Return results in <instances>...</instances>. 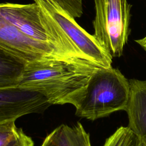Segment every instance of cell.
I'll use <instances>...</instances> for the list:
<instances>
[{"mask_svg":"<svg viewBox=\"0 0 146 146\" xmlns=\"http://www.w3.org/2000/svg\"><path fill=\"white\" fill-rule=\"evenodd\" d=\"M102 67L78 58L36 60L27 63L17 87L41 94L51 105L74 106L91 76Z\"/></svg>","mask_w":146,"mask_h":146,"instance_id":"6da1fadb","label":"cell"},{"mask_svg":"<svg viewBox=\"0 0 146 146\" xmlns=\"http://www.w3.org/2000/svg\"><path fill=\"white\" fill-rule=\"evenodd\" d=\"M130 83L117 68L102 67L90 78L74 106L75 115L90 120L126 111L130 96Z\"/></svg>","mask_w":146,"mask_h":146,"instance_id":"7a4b0ae2","label":"cell"},{"mask_svg":"<svg viewBox=\"0 0 146 146\" xmlns=\"http://www.w3.org/2000/svg\"><path fill=\"white\" fill-rule=\"evenodd\" d=\"M0 14L29 38L52 46L69 58L88 60L39 3H0Z\"/></svg>","mask_w":146,"mask_h":146,"instance_id":"3957f363","label":"cell"},{"mask_svg":"<svg viewBox=\"0 0 146 146\" xmlns=\"http://www.w3.org/2000/svg\"><path fill=\"white\" fill-rule=\"evenodd\" d=\"M93 35L112 57L123 55L130 34L131 9L127 0H94Z\"/></svg>","mask_w":146,"mask_h":146,"instance_id":"277c9868","label":"cell"},{"mask_svg":"<svg viewBox=\"0 0 146 146\" xmlns=\"http://www.w3.org/2000/svg\"><path fill=\"white\" fill-rule=\"evenodd\" d=\"M42 6L63 29L75 46L91 62L110 68L112 62L110 52L76 22L75 18L52 0H34Z\"/></svg>","mask_w":146,"mask_h":146,"instance_id":"5b68a950","label":"cell"},{"mask_svg":"<svg viewBox=\"0 0 146 146\" xmlns=\"http://www.w3.org/2000/svg\"><path fill=\"white\" fill-rule=\"evenodd\" d=\"M0 48L27 63L51 58H71L52 46L26 36L1 14Z\"/></svg>","mask_w":146,"mask_h":146,"instance_id":"8992f818","label":"cell"},{"mask_svg":"<svg viewBox=\"0 0 146 146\" xmlns=\"http://www.w3.org/2000/svg\"><path fill=\"white\" fill-rule=\"evenodd\" d=\"M51 104L41 94L19 87L0 88V124L43 112Z\"/></svg>","mask_w":146,"mask_h":146,"instance_id":"52a82bcc","label":"cell"},{"mask_svg":"<svg viewBox=\"0 0 146 146\" xmlns=\"http://www.w3.org/2000/svg\"><path fill=\"white\" fill-rule=\"evenodd\" d=\"M130 96L125 112L129 128L146 144V80L131 79Z\"/></svg>","mask_w":146,"mask_h":146,"instance_id":"ba28073f","label":"cell"},{"mask_svg":"<svg viewBox=\"0 0 146 146\" xmlns=\"http://www.w3.org/2000/svg\"><path fill=\"white\" fill-rule=\"evenodd\" d=\"M41 146H91L90 135L78 122L69 126L61 124L45 137Z\"/></svg>","mask_w":146,"mask_h":146,"instance_id":"9c48e42d","label":"cell"},{"mask_svg":"<svg viewBox=\"0 0 146 146\" xmlns=\"http://www.w3.org/2000/svg\"><path fill=\"white\" fill-rule=\"evenodd\" d=\"M27 63L0 48V88L17 87Z\"/></svg>","mask_w":146,"mask_h":146,"instance_id":"30bf717a","label":"cell"},{"mask_svg":"<svg viewBox=\"0 0 146 146\" xmlns=\"http://www.w3.org/2000/svg\"><path fill=\"white\" fill-rule=\"evenodd\" d=\"M140 143L128 127H120L106 139L103 146H139Z\"/></svg>","mask_w":146,"mask_h":146,"instance_id":"8fae6325","label":"cell"},{"mask_svg":"<svg viewBox=\"0 0 146 146\" xmlns=\"http://www.w3.org/2000/svg\"><path fill=\"white\" fill-rule=\"evenodd\" d=\"M15 121L0 124V146H6L18 132Z\"/></svg>","mask_w":146,"mask_h":146,"instance_id":"7c38bea8","label":"cell"},{"mask_svg":"<svg viewBox=\"0 0 146 146\" xmlns=\"http://www.w3.org/2000/svg\"><path fill=\"white\" fill-rule=\"evenodd\" d=\"M34 1V0H33ZM75 18L83 14V0H52Z\"/></svg>","mask_w":146,"mask_h":146,"instance_id":"4fadbf2b","label":"cell"},{"mask_svg":"<svg viewBox=\"0 0 146 146\" xmlns=\"http://www.w3.org/2000/svg\"><path fill=\"white\" fill-rule=\"evenodd\" d=\"M6 146H34V143L21 128H19L17 134Z\"/></svg>","mask_w":146,"mask_h":146,"instance_id":"5bb4252c","label":"cell"},{"mask_svg":"<svg viewBox=\"0 0 146 146\" xmlns=\"http://www.w3.org/2000/svg\"><path fill=\"white\" fill-rule=\"evenodd\" d=\"M136 42L139 44L145 51H146V36L143 38L135 40Z\"/></svg>","mask_w":146,"mask_h":146,"instance_id":"9a60e30c","label":"cell"},{"mask_svg":"<svg viewBox=\"0 0 146 146\" xmlns=\"http://www.w3.org/2000/svg\"><path fill=\"white\" fill-rule=\"evenodd\" d=\"M139 146H146V144H145V143H144L141 142Z\"/></svg>","mask_w":146,"mask_h":146,"instance_id":"2e32d148","label":"cell"}]
</instances>
